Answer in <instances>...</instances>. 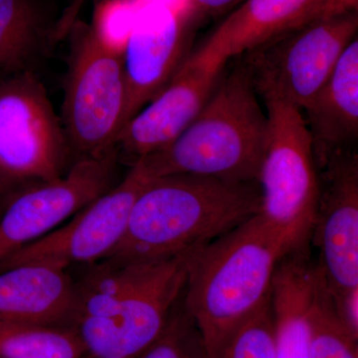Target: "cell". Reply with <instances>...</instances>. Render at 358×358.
Listing matches in <instances>:
<instances>
[{"label":"cell","instance_id":"cell-1","mask_svg":"<svg viewBox=\"0 0 358 358\" xmlns=\"http://www.w3.org/2000/svg\"><path fill=\"white\" fill-rule=\"evenodd\" d=\"M260 212L258 182L183 173L152 178L134 201L124 238L107 259L141 263L173 258Z\"/></svg>","mask_w":358,"mask_h":358},{"label":"cell","instance_id":"cell-2","mask_svg":"<svg viewBox=\"0 0 358 358\" xmlns=\"http://www.w3.org/2000/svg\"><path fill=\"white\" fill-rule=\"evenodd\" d=\"M289 248L261 214L185 253L183 305L201 334L208 358L271 293L275 268Z\"/></svg>","mask_w":358,"mask_h":358},{"label":"cell","instance_id":"cell-3","mask_svg":"<svg viewBox=\"0 0 358 358\" xmlns=\"http://www.w3.org/2000/svg\"><path fill=\"white\" fill-rule=\"evenodd\" d=\"M257 95L241 61L217 82L196 119L176 140L136 162L150 178L183 173L258 182L268 120Z\"/></svg>","mask_w":358,"mask_h":358},{"label":"cell","instance_id":"cell-4","mask_svg":"<svg viewBox=\"0 0 358 358\" xmlns=\"http://www.w3.org/2000/svg\"><path fill=\"white\" fill-rule=\"evenodd\" d=\"M67 35L70 47L61 122L70 154L76 159L101 157L115 150L126 124L124 48L93 25L77 20Z\"/></svg>","mask_w":358,"mask_h":358},{"label":"cell","instance_id":"cell-5","mask_svg":"<svg viewBox=\"0 0 358 358\" xmlns=\"http://www.w3.org/2000/svg\"><path fill=\"white\" fill-rule=\"evenodd\" d=\"M268 133L258 183L261 216L291 250L308 246L320 195L319 171L301 110L264 98Z\"/></svg>","mask_w":358,"mask_h":358},{"label":"cell","instance_id":"cell-6","mask_svg":"<svg viewBox=\"0 0 358 358\" xmlns=\"http://www.w3.org/2000/svg\"><path fill=\"white\" fill-rule=\"evenodd\" d=\"M70 150L34 71L0 80V199L27 183L65 174Z\"/></svg>","mask_w":358,"mask_h":358},{"label":"cell","instance_id":"cell-7","mask_svg":"<svg viewBox=\"0 0 358 358\" xmlns=\"http://www.w3.org/2000/svg\"><path fill=\"white\" fill-rule=\"evenodd\" d=\"M357 29V11L320 15L245 54L242 61L257 93L303 110L331 76Z\"/></svg>","mask_w":358,"mask_h":358},{"label":"cell","instance_id":"cell-8","mask_svg":"<svg viewBox=\"0 0 358 358\" xmlns=\"http://www.w3.org/2000/svg\"><path fill=\"white\" fill-rule=\"evenodd\" d=\"M185 254L143 262L133 286L105 317L75 324L86 358H138L166 327L185 286Z\"/></svg>","mask_w":358,"mask_h":358},{"label":"cell","instance_id":"cell-9","mask_svg":"<svg viewBox=\"0 0 358 358\" xmlns=\"http://www.w3.org/2000/svg\"><path fill=\"white\" fill-rule=\"evenodd\" d=\"M117 150L76 159L53 180L27 183L0 200V264L41 239L117 183Z\"/></svg>","mask_w":358,"mask_h":358},{"label":"cell","instance_id":"cell-10","mask_svg":"<svg viewBox=\"0 0 358 358\" xmlns=\"http://www.w3.org/2000/svg\"><path fill=\"white\" fill-rule=\"evenodd\" d=\"M150 178L134 162L117 185L55 230L7 258L0 264V270L40 264L68 271L105 260L124 238L134 201Z\"/></svg>","mask_w":358,"mask_h":358},{"label":"cell","instance_id":"cell-11","mask_svg":"<svg viewBox=\"0 0 358 358\" xmlns=\"http://www.w3.org/2000/svg\"><path fill=\"white\" fill-rule=\"evenodd\" d=\"M196 21L185 3L150 0L138 4L124 46L126 124L159 95L180 69L189 55Z\"/></svg>","mask_w":358,"mask_h":358},{"label":"cell","instance_id":"cell-12","mask_svg":"<svg viewBox=\"0 0 358 358\" xmlns=\"http://www.w3.org/2000/svg\"><path fill=\"white\" fill-rule=\"evenodd\" d=\"M320 195L313 221L315 262L334 303L358 289V157L334 155L319 169Z\"/></svg>","mask_w":358,"mask_h":358},{"label":"cell","instance_id":"cell-13","mask_svg":"<svg viewBox=\"0 0 358 358\" xmlns=\"http://www.w3.org/2000/svg\"><path fill=\"white\" fill-rule=\"evenodd\" d=\"M220 74L183 63L171 83L122 129L115 145L121 162L124 157L131 166L176 140L196 119Z\"/></svg>","mask_w":358,"mask_h":358},{"label":"cell","instance_id":"cell-14","mask_svg":"<svg viewBox=\"0 0 358 358\" xmlns=\"http://www.w3.org/2000/svg\"><path fill=\"white\" fill-rule=\"evenodd\" d=\"M327 0H244L185 64L222 71L230 59L298 29L324 13Z\"/></svg>","mask_w":358,"mask_h":358},{"label":"cell","instance_id":"cell-15","mask_svg":"<svg viewBox=\"0 0 358 358\" xmlns=\"http://www.w3.org/2000/svg\"><path fill=\"white\" fill-rule=\"evenodd\" d=\"M76 281L67 270L20 264L0 270V322L74 327Z\"/></svg>","mask_w":358,"mask_h":358},{"label":"cell","instance_id":"cell-16","mask_svg":"<svg viewBox=\"0 0 358 358\" xmlns=\"http://www.w3.org/2000/svg\"><path fill=\"white\" fill-rule=\"evenodd\" d=\"M303 110L317 169L334 155L355 150L358 138L357 37Z\"/></svg>","mask_w":358,"mask_h":358},{"label":"cell","instance_id":"cell-17","mask_svg":"<svg viewBox=\"0 0 358 358\" xmlns=\"http://www.w3.org/2000/svg\"><path fill=\"white\" fill-rule=\"evenodd\" d=\"M315 282L308 247L289 252L278 263L271 286L277 358H310L308 310Z\"/></svg>","mask_w":358,"mask_h":358},{"label":"cell","instance_id":"cell-18","mask_svg":"<svg viewBox=\"0 0 358 358\" xmlns=\"http://www.w3.org/2000/svg\"><path fill=\"white\" fill-rule=\"evenodd\" d=\"M57 43L38 0H0V80L35 67Z\"/></svg>","mask_w":358,"mask_h":358},{"label":"cell","instance_id":"cell-19","mask_svg":"<svg viewBox=\"0 0 358 358\" xmlns=\"http://www.w3.org/2000/svg\"><path fill=\"white\" fill-rule=\"evenodd\" d=\"M0 358H86L74 327L0 322Z\"/></svg>","mask_w":358,"mask_h":358},{"label":"cell","instance_id":"cell-20","mask_svg":"<svg viewBox=\"0 0 358 358\" xmlns=\"http://www.w3.org/2000/svg\"><path fill=\"white\" fill-rule=\"evenodd\" d=\"M308 326L310 358H358V338L339 319L333 299L317 268L308 310Z\"/></svg>","mask_w":358,"mask_h":358},{"label":"cell","instance_id":"cell-21","mask_svg":"<svg viewBox=\"0 0 358 358\" xmlns=\"http://www.w3.org/2000/svg\"><path fill=\"white\" fill-rule=\"evenodd\" d=\"M215 358H277L271 293L231 334Z\"/></svg>","mask_w":358,"mask_h":358},{"label":"cell","instance_id":"cell-22","mask_svg":"<svg viewBox=\"0 0 358 358\" xmlns=\"http://www.w3.org/2000/svg\"><path fill=\"white\" fill-rule=\"evenodd\" d=\"M138 358H208L201 334L185 310L183 294L162 333Z\"/></svg>","mask_w":358,"mask_h":358},{"label":"cell","instance_id":"cell-23","mask_svg":"<svg viewBox=\"0 0 358 358\" xmlns=\"http://www.w3.org/2000/svg\"><path fill=\"white\" fill-rule=\"evenodd\" d=\"M244 0H185V7L199 20L205 16H217L227 13Z\"/></svg>","mask_w":358,"mask_h":358},{"label":"cell","instance_id":"cell-24","mask_svg":"<svg viewBox=\"0 0 358 358\" xmlns=\"http://www.w3.org/2000/svg\"><path fill=\"white\" fill-rule=\"evenodd\" d=\"M357 9L358 0H327L322 15H336V14L357 11Z\"/></svg>","mask_w":358,"mask_h":358},{"label":"cell","instance_id":"cell-25","mask_svg":"<svg viewBox=\"0 0 358 358\" xmlns=\"http://www.w3.org/2000/svg\"><path fill=\"white\" fill-rule=\"evenodd\" d=\"M82 2H83V0H80V6H81Z\"/></svg>","mask_w":358,"mask_h":358}]
</instances>
